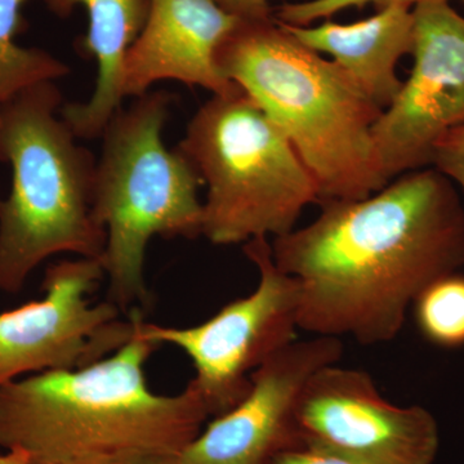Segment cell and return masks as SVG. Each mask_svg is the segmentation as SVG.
<instances>
[{"mask_svg": "<svg viewBox=\"0 0 464 464\" xmlns=\"http://www.w3.org/2000/svg\"><path fill=\"white\" fill-rule=\"evenodd\" d=\"M311 224L275 237V264L298 284V326L387 343L427 285L464 266V208L433 167L359 200H326Z\"/></svg>", "mask_w": 464, "mask_h": 464, "instance_id": "obj_1", "label": "cell"}, {"mask_svg": "<svg viewBox=\"0 0 464 464\" xmlns=\"http://www.w3.org/2000/svg\"><path fill=\"white\" fill-rule=\"evenodd\" d=\"M141 316L132 340L100 362L0 384V448L33 464L181 456L212 415L190 383L177 395L150 389L159 346L137 332Z\"/></svg>", "mask_w": 464, "mask_h": 464, "instance_id": "obj_2", "label": "cell"}, {"mask_svg": "<svg viewBox=\"0 0 464 464\" xmlns=\"http://www.w3.org/2000/svg\"><path fill=\"white\" fill-rule=\"evenodd\" d=\"M217 63L285 134L320 203L364 199L389 185L372 134L383 110L334 61L266 21L241 24Z\"/></svg>", "mask_w": 464, "mask_h": 464, "instance_id": "obj_3", "label": "cell"}, {"mask_svg": "<svg viewBox=\"0 0 464 464\" xmlns=\"http://www.w3.org/2000/svg\"><path fill=\"white\" fill-rule=\"evenodd\" d=\"M54 82L26 88L0 105V160L12 188L0 201V293L16 295L57 255L101 259L105 228L93 210L97 160L61 115Z\"/></svg>", "mask_w": 464, "mask_h": 464, "instance_id": "obj_4", "label": "cell"}, {"mask_svg": "<svg viewBox=\"0 0 464 464\" xmlns=\"http://www.w3.org/2000/svg\"><path fill=\"white\" fill-rule=\"evenodd\" d=\"M172 102L166 91L148 92L119 110L101 136L93 195L94 216L108 235L101 262L108 299L127 315L150 304V240L203 235V181L190 159L161 139Z\"/></svg>", "mask_w": 464, "mask_h": 464, "instance_id": "obj_5", "label": "cell"}, {"mask_svg": "<svg viewBox=\"0 0 464 464\" xmlns=\"http://www.w3.org/2000/svg\"><path fill=\"white\" fill-rule=\"evenodd\" d=\"M179 149L208 186L203 235L215 246L279 237L320 203L313 174L283 130L246 92L213 94Z\"/></svg>", "mask_w": 464, "mask_h": 464, "instance_id": "obj_6", "label": "cell"}, {"mask_svg": "<svg viewBox=\"0 0 464 464\" xmlns=\"http://www.w3.org/2000/svg\"><path fill=\"white\" fill-rule=\"evenodd\" d=\"M246 258L259 273L257 286L246 297L225 304L204 323L186 328L137 322L141 337L177 347L191 360L190 384L212 417L231 411L246 398L250 375L297 341L298 284L275 264L267 237L244 244Z\"/></svg>", "mask_w": 464, "mask_h": 464, "instance_id": "obj_7", "label": "cell"}, {"mask_svg": "<svg viewBox=\"0 0 464 464\" xmlns=\"http://www.w3.org/2000/svg\"><path fill=\"white\" fill-rule=\"evenodd\" d=\"M105 277L101 259H61L45 270L44 297L0 313V384L84 368L132 340L140 308L124 319L109 299L90 301Z\"/></svg>", "mask_w": 464, "mask_h": 464, "instance_id": "obj_8", "label": "cell"}, {"mask_svg": "<svg viewBox=\"0 0 464 464\" xmlns=\"http://www.w3.org/2000/svg\"><path fill=\"white\" fill-rule=\"evenodd\" d=\"M295 429L298 447L350 464H433L440 448L431 411L392 404L366 372L338 362L304 384Z\"/></svg>", "mask_w": 464, "mask_h": 464, "instance_id": "obj_9", "label": "cell"}, {"mask_svg": "<svg viewBox=\"0 0 464 464\" xmlns=\"http://www.w3.org/2000/svg\"><path fill=\"white\" fill-rule=\"evenodd\" d=\"M413 17L411 75L372 130L389 182L431 167L436 142L464 125V17L449 0H422Z\"/></svg>", "mask_w": 464, "mask_h": 464, "instance_id": "obj_10", "label": "cell"}, {"mask_svg": "<svg viewBox=\"0 0 464 464\" xmlns=\"http://www.w3.org/2000/svg\"><path fill=\"white\" fill-rule=\"evenodd\" d=\"M341 338L315 335L295 341L250 375L246 398L215 417L179 456V464H270L277 453L298 447L295 415L311 375L337 364Z\"/></svg>", "mask_w": 464, "mask_h": 464, "instance_id": "obj_11", "label": "cell"}, {"mask_svg": "<svg viewBox=\"0 0 464 464\" xmlns=\"http://www.w3.org/2000/svg\"><path fill=\"white\" fill-rule=\"evenodd\" d=\"M241 24L215 0H150L148 20L125 57L124 97H141L160 81L219 96L239 91L222 74L217 53Z\"/></svg>", "mask_w": 464, "mask_h": 464, "instance_id": "obj_12", "label": "cell"}, {"mask_svg": "<svg viewBox=\"0 0 464 464\" xmlns=\"http://www.w3.org/2000/svg\"><path fill=\"white\" fill-rule=\"evenodd\" d=\"M277 24L310 50L332 56L382 110L398 97L402 82L396 66L413 50V8L389 5L353 24L331 20L317 26Z\"/></svg>", "mask_w": 464, "mask_h": 464, "instance_id": "obj_13", "label": "cell"}, {"mask_svg": "<svg viewBox=\"0 0 464 464\" xmlns=\"http://www.w3.org/2000/svg\"><path fill=\"white\" fill-rule=\"evenodd\" d=\"M52 11L67 14L83 5L90 17L81 50L99 65L96 88L87 102L63 103L61 118L78 139H101L123 106V69L128 52L141 34L150 0H47Z\"/></svg>", "mask_w": 464, "mask_h": 464, "instance_id": "obj_14", "label": "cell"}, {"mask_svg": "<svg viewBox=\"0 0 464 464\" xmlns=\"http://www.w3.org/2000/svg\"><path fill=\"white\" fill-rule=\"evenodd\" d=\"M26 0H0V105L17 93L70 74L69 66L42 50L24 48L14 38L25 30L21 9Z\"/></svg>", "mask_w": 464, "mask_h": 464, "instance_id": "obj_15", "label": "cell"}, {"mask_svg": "<svg viewBox=\"0 0 464 464\" xmlns=\"http://www.w3.org/2000/svg\"><path fill=\"white\" fill-rule=\"evenodd\" d=\"M415 325L430 343L464 346V275H445L427 285L411 304Z\"/></svg>", "mask_w": 464, "mask_h": 464, "instance_id": "obj_16", "label": "cell"}, {"mask_svg": "<svg viewBox=\"0 0 464 464\" xmlns=\"http://www.w3.org/2000/svg\"><path fill=\"white\" fill-rule=\"evenodd\" d=\"M422 0H307L288 3L279 8L277 21L292 26H310L317 20H329L334 14L350 8H362L373 5L377 9L400 5L413 8Z\"/></svg>", "mask_w": 464, "mask_h": 464, "instance_id": "obj_17", "label": "cell"}, {"mask_svg": "<svg viewBox=\"0 0 464 464\" xmlns=\"http://www.w3.org/2000/svg\"><path fill=\"white\" fill-rule=\"evenodd\" d=\"M431 167L464 191V125L450 130L436 142Z\"/></svg>", "mask_w": 464, "mask_h": 464, "instance_id": "obj_18", "label": "cell"}, {"mask_svg": "<svg viewBox=\"0 0 464 464\" xmlns=\"http://www.w3.org/2000/svg\"><path fill=\"white\" fill-rule=\"evenodd\" d=\"M219 7L232 16L239 18L241 23L258 24L271 21L270 0H215Z\"/></svg>", "mask_w": 464, "mask_h": 464, "instance_id": "obj_19", "label": "cell"}, {"mask_svg": "<svg viewBox=\"0 0 464 464\" xmlns=\"http://www.w3.org/2000/svg\"><path fill=\"white\" fill-rule=\"evenodd\" d=\"M270 464H350L304 447L284 449L271 459Z\"/></svg>", "mask_w": 464, "mask_h": 464, "instance_id": "obj_20", "label": "cell"}, {"mask_svg": "<svg viewBox=\"0 0 464 464\" xmlns=\"http://www.w3.org/2000/svg\"><path fill=\"white\" fill-rule=\"evenodd\" d=\"M179 457H137L93 464H179Z\"/></svg>", "mask_w": 464, "mask_h": 464, "instance_id": "obj_21", "label": "cell"}, {"mask_svg": "<svg viewBox=\"0 0 464 464\" xmlns=\"http://www.w3.org/2000/svg\"><path fill=\"white\" fill-rule=\"evenodd\" d=\"M0 464H33V462L24 451L5 450V453L0 454Z\"/></svg>", "mask_w": 464, "mask_h": 464, "instance_id": "obj_22", "label": "cell"}, {"mask_svg": "<svg viewBox=\"0 0 464 464\" xmlns=\"http://www.w3.org/2000/svg\"><path fill=\"white\" fill-rule=\"evenodd\" d=\"M462 2H464V0H462Z\"/></svg>", "mask_w": 464, "mask_h": 464, "instance_id": "obj_23", "label": "cell"}]
</instances>
